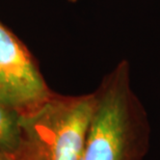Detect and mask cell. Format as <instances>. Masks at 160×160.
Wrapping results in <instances>:
<instances>
[{
	"label": "cell",
	"instance_id": "cell-1",
	"mask_svg": "<svg viewBox=\"0 0 160 160\" xmlns=\"http://www.w3.org/2000/svg\"><path fill=\"white\" fill-rule=\"evenodd\" d=\"M94 92L95 109L80 160H143L151 127L131 86L129 62L121 60Z\"/></svg>",
	"mask_w": 160,
	"mask_h": 160
},
{
	"label": "cell",
	"instance_id": "cell-2",
	"mask_svg": "<svg viewBox=\"0 0 160 160\" xmlns=\"http://www.w3.org/2000/svg\"><path fill=\"white\" fill-rule=\"evenodd\" d=\"M95 92H52L20 113V140L9 160H80L95 109Z\"/></svg>",
	"mask_w": 160,
	"mask_h": 160
},
{
	"label": "cell",
	"instance_id": "cell-3",
	"mask_svg": "<svg viewBox=\"0 0 160 160\" xmlns=\"http://www.w3.org/2000/svg\"><path fill=\"white\" fill-rule=\"evenodd\" d=\"M52 92L28 49L0 22V100L23 113Z\"/></svg>",
	"mask_w": 160,
	"mask_h": 160
},
{
	"label": "cell",
	"instance_id": "cell-4",
	"mask_svg": "<svg viewBox=\"0 0 160 160\" xmlns=\"http://www.w3.org/2000/svg\"><path fill=\"white\" fill-rule=\"evenodd\" d=\"M20 140V113L0 100V154L11 158Z\"/></svg>",
	"mask_w": 160,
	"mask_h": 160
},
{
	"label": "cell",
	"instance_id": "cell-5",
	"mask_svg": "<svg viewBox=\"0 0 160 160\" xmlns=\"http://www.w3.org/2000/svg\"><path fill=\"white\" fill-rule=\"evenodd\" d=\"M0 160H9V158H8L6 156H4L3 154H0Z\"/></svg>",
	"mask_w": 160,
	"mask_h": 160
},
{
	"label": "cell",
	"instance_id": "cell-6",
	"mask_svg": "<svg viewBox=\"0 0 160 160\" xmlns=\"http://www.w3.org/2000/svg\"><path fill=\"white\" fill-rule=\"evenodd\" d=\"M78 0H68V2H71V3H76Z\"/></svg>",
	"mask_w": 160,
	"mask_h": 160
}]
</instances>
